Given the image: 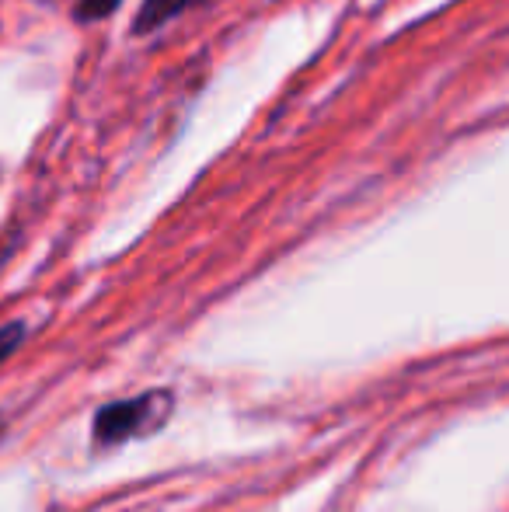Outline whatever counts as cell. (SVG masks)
I'll return each instance as SVG.
<instances>
[{
    "instance_id": "3957f363",
    "label": "cell",
    "mask_w": 509,
    "mask_h": 512,
    "mask_svg": "<svg viewBox=\"0 0 509 512\" xmlns=\"http://www.w3.org/2000/svg\"><path fill=\"white\" fill-rule=\"evenodd\" d=\"M25 342V324L21 321H11L0 328V363H4L11 352H18V345Z\"/></svg>"
},
{
    "instance_id": "7a4b0ae2",
    "label": "cell",
    "mask_w": 509,
    "mask_h": 512,
    "mask_svg": "<svg viewBox=\"0 0 509 512\" xmlns=\"http://www.w3.org/2000/svg\"><path fill=\"white\" fill-rule=\"evenodd\" d=\"M185 4H192V0H150V7H143V14H140V28L161 25V21L168 18V14L182 11Z\"/></svg>"
},
{
    "instance_id": "6da1fadb",
    "label": "cell",
    "mask_w": 509,
    "mask_h": 512,
    "mask_svg": "<svg viewBox=\"0 0 509 512\" xmlns=\"http://www.w3.org/2000/svg\"><path fill=\"white\" fill-rule=\"evenodd\" d=\"M171 408H175L171 391H147L129 401H112V405L98 408L95 415V443L112 446L136 436H150L168 422Z\"/></svg>"
}]
</instances>
